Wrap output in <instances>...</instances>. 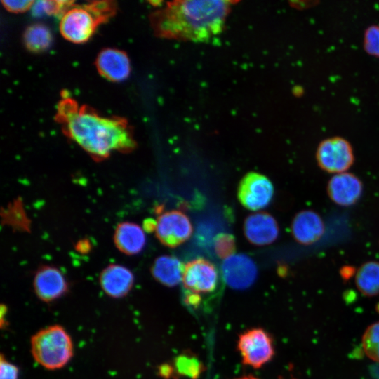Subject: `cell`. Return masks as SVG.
I'll list each match as a JSON object with an SVG mask.
<instances>
[{
    "mask_svg": "<svg viewBox=\"0 0 379 379\" xmlns=\"http://www.w3.org/2000/svg\"><path fill=\"white\" fill-rule=\"evenodd\" d=\"M64 134L95 161H102L114 152H129L136 147L127 120L103 117L86 105L63 95L55 116Z\"/></svg>",
    "mask_w": 379,
    "mask_h": 379,
    "instance_id": "6da1fadb",
    "label": "cell"
},
{
    "mask_svg": "<svg viewBox=\"0 0 379 379\" xmlns=\"http://www.w3.org/2000/svg\"><path fill=\"white\" fill-rule=\"evenodd\" d=\"M230 1H173L152 13L160 37L204 41L220 34L232 7Z\"/></svg>",
    "mask_w": 379,
    "mask_h": 379,
    "instance_id": "7a4b0ae2",
    "label": "cell"
},
{
    "mask_svg": "<svg viewBox=\"0 0 379 379\" xmlns=\"http://www.w3.org/2000/svg\"><path fill=\"white\" fill-rule=\"evenodd\" d=\"M117 11L113 1H94L84 5H72L61 16L60 31L62 36L75 44L88 41L96 28L107 22Z\"/></svg>",
    "mask_w": 379,
    "mask_h": 379,
    "instance_id": "3957f363",
    "label": "cell"
},
{
    "mask_svg": "<svg viewBox=\"0 0 379 379\" xmlns=\"http://www.w3.org/2000/svg\"><path fill=\"white\" fill-rule=\"evenodd\" d=\"M31 353L44 368L56 370L69 363L74 354L72 338L60 325L44 328L31 338Z\"/></svg>",
    "mask_w": 379,
    "mask_h": 379,
    "instance_id": "277c9868",
    "label": "cell"
},
{
    "mask_svg": "<svg viewBox=\"0 0 379 379\" xmlns=\"http://www.w3.org/2000/svg\"><path fill=\"white\" fill-rule=\"evenodd\" d=\"M315 159L319 167L325 172L338 174L347 171L354 162L352 144L342 136H332L318 145Z\"/></svg>",
    "mask_w": 379,
    "mask_h": 379,
    "instance_id": "5b68a950",
    "label": "cell"
},
{
    "mask_svg": "<svg viewBox=\"0 0 379 379\" xmlns=\"http://www.w3.org/2000/svg\"><path fill=\"white\" fill-rule=\"evenodd\" d=\"M237 349L245 365L260 368L274 355V342L270 334L261 328H253L242 333Z\"/></svg>",
    "mask_w": 379,
    "mask_h": 379,
    "instance_id": "8992f818",
    "label": "cell"
},
{
    "mask_svg": "<svg viewBox=\"0 0 379 379\" xmlns=\"http://www.w3.org/2000/svg\"><path fill=\"white\" fill-rule=\"evenodd\" d=\"M219 281L215 266L204 258H197L185 264L182 285L187 293L201 297V294L213 292Z\"/></svg>",
    "mask_w": 379,
    "mask_h": 379,
    "instance_id": "52a82bcc",
    "label": "cell"
},
{
    "mask_svg": "<svg viewBox=\"0 0 379 379\" xmlns=\"http://www.w3.org/2000/svg\"><path fill=\"white\" fill-rule=\"evenodd\" d=\"M155 234L164 246L175 248L192 235V226L189 218L179 210L166 211L157 218Z\"/></svg>",
    "mask_w": 379,
    "mask_h": 379,
    "instance_id": "ba28073f",
    "label": "cell"
},
{
    "mask_svg": "<svg viewBox=\"0 0 379 379\" xmlns=\"http://www.w3.org/2000/svg\"><path fill=\"white\" fill-rule=\"evenodd\" d=\"M274 194L272 182L255 172L246 174L238 187V199L246 208L257 211L269 205Z\"/></svg>",
    "mask_w": 379,
    "mask_h": 379,
    "instance_id": "9c48e42d",
    "label": "cell"
},
{
    "mask_svg": "<svg viewBox=\"0 0 379 379\" xmlns=\"http://www.w3.org/2000/svg\"><path fill=\"white\" fill-rule=\"evenodd\" d=\"M221 271L226 284L237 290H244L252 286L258 275L254 261L243 253L234 254L225 259Z\"/></svg>",
    "mask_w": 379,
    "mask_h": 379,
    "instance_id": "30bf717a",
    "label": "cell"
},
{
    "mask_svg": "<svg viewBox=\"0 0 379 379\" xmlns=\"http://www.w3.org/2000/svg\"><path fill=\"white\" fill-rule=\"evenodd\" d=\"M364 185L360 178L350 172L333 175L328 180L326 192L329 199L340 206H350L361 198Z\"/></svg>",
    "mask_w": 379,
    "mask_h": 379,
    "instance_id": "8fae6325",
    "label": "cell"
},
{
    "mask_svg": "<svg viewBox=\"0 0 379 379\" xmlns=\"http://www.w3.org/2000/svg\"><path fill=\"white\" fill-rule=\"evenodd\" d=\"M33 287L39 300L45 302H51L67 293L68 284L65 275L58 267L43 265L35 273Z\"/></svg>",
    "mask_w": 379,
    "mask_h": 379,
    "instance_id": "7c38bea8",
    "label": "cell"
},
{
    "mask_svg": "<svg viewBox=\"0 0 379 379\" xmlns=\"http://www.w3.org/2000/svg\"><path fill=\"white\" fill-rule=\"evenodd\" d=\"M326 231L321 216L313 210L298 212L291 222V232L295 240L302 245H312L319 241Z\"/></svg>",
    "mask_w": 379,
    "mask_h": 379,
    "instance_id": "4fadbf2b",
    "label": "cell"
},
{
    "mask_svg": "<svg viewBox=\"0 0 379 379\" xmlns=\"http://www.w3.org/2000/svg\"><path fill=\"white\" fill-rule=\"evenodd\" d=\"M244 232L249 242L263 246L272 244L277 239L279 228L272 215L260 212L251 214L246 218Z\"/></svg>",
    "mask_w": 379,
    "mask_h": 379,
    "instance_id": "5bb4252c",
    "label": "cell"
},
{
    "mask_svg": "<svg viewBox=\"0 0 379 379\" xmlns=\"http://www.w3.org/2000/svg\"><path fill=\"white\" fill-rule=\"evenodd\" d=\"M134 275L126 267L111 264L102 270L99 277L102 290L109 297L121 298L125 297L134 284Z\"/></svg>",
    "mask_w": 379,
    "mask_h": 379,
    "instance_id": "9a60e30c",
    "label": "cell"
},
{
    "mask_svg": "<svg viewBox=\"0 0 379 379\" xmlns=\"http://www.w3.org/2000/svg\"><path fill=\"white\" fill-rule=\"evenodd\" d=\"M95 66L101 76L115 82L126 79L131 71L127 54L124 51L112 48H105L98 53Z\"/></svg>",
    "mask_w": 379,
    "mask_h": 379,
    "instance_id": "2e32d148",
    "label": "cell"
},
{
    "mask_svg": "<svg viewBox=\"0 0 379 379\" xmlns=\"http://www.w3.org/2000/svg\"><path fill=\"white\" fill-rule=\"evenodd\" d=\"M114 242L119 251L133 255L143 250L146 244V237L142 228L138 224L123 222L115 229Z\"/></svg>",
    "mask_w": 379,
    "mask_h": 379,
    "instance_id": "e0dca14e",
    "label": "cell"
},
{
    "mask_svg": "<svg viewBox=\"0 0 379 379\" xmlns=\"http://www.w3.org/2000/svg\"><path fill=\"white\" fill-rule=\"evenodd\" d=\"M184 266L178 258L173 255H161L154 261L151 272L152 277L165 286H177L182 279Z\"/></svg>",
    "mask_w": 379,
    "mask_h": 379,
    "instance_id": "ac0fdd59",
    "label": "cell"
},
{
    "mask_svg": "<svg viewBox=\"0 0 379 379\" xmlns=\"http://www.w3.org/2000/svg\"><path fill=\"white\" fill-rule=\"evenodd\" d=\"M355 284L359 291L367 297L379 295V262L363 263L355 273Z\"/></svg>",
    "mask_w": 379,
    "mask_h": 379,
    "instance_id": "d6986e66",
    "label": "cell"
},
{
    "mask_svg": "<svg viewBox=\"0 0 379 379\" xmlns=\"http://www.w3.org/2000/svg\"><path fill=\"white\" fill-rule=\"evenodd\" d=\"M51 41V33L43 24H32L24 32L23 42L30 51L34 53L44 51L50 46Z\"/></svg>",
    "mask_w": 379,
    "mask_h": 379,
    "instance_id": "ffe728a7",
    "label": "cell"
},
{
    "mask_svg": "<svg viewBox=\"0 0 379 379\" xmlns=\"http://www.w3.org/2000/svg\"><path fill=\"white\" fill-rule=\"evenodd\" d=\"M361 344L366 355L379 362V321L367 327L363 334Z\"/></svg>",
    "mask_w": 379,
    "mask_h": 379,
    "instance_id": "44dd1931",
    "label": "cell"
},
{
    "mask_svg": "<svg viewBox=\"0 0 379 379\" xmlns=\"http://www.w3.org/2000/svg\"><path fill=\"white\" fill-rule=\"evenodd\" d=\"M74 4L72 1H36L31 9L33 15H62Z\"/></svg>",
    "mask_w": 379,
    "mask_h": 379,
    "instance_id": "7402d4cb",
    "label": "cell"
},
{
    "mask_svg": "<svg viewBox=\"0 0 379 379\" xmlns=\"http://www.w3.org/2000/svg\"><path fill=\"white\" fill-rule=\"evenodd\" d=\"M175 363L180 374L192 379H197L202 371L201 364L196 358L186 354L178 356Z\"/></svg>",
    "mask_w": 379,
    "mask_h": 379,
    "instance_id": "603a6c76",
    "label": "cell"
},
{
    "mask_svg": "<svg viewBox=\"0 0 379 379\" xmlns=\"http://www.w3.org/2000/svg\"><path fill=\"white\" fill-rule=\"evenodd\" d=\"M362 46L368 55L379 58V24L371 25L365 29Z\"/></svg>",
    "mask_w": 379,
    "mask_h": 379,
    "instance_id": "cb8c5ba5",
    "label": "cell"
},
{
    "mask_svg": "<svg viewBox=\"0 0 379 379\" xmlns=\"http://www.w3.org/2000/svg\"><path fill=\"white\" fill-rule=\"evenodd\" d=\"M214 250L220 258H225L234 255L235 251V240L232 235L227 233H220L214 241Z\"/></svg>",
    "mask_w": 379,
    "mask_h": 379,
    "instance_id": "d4e9b609",
    "label": "cell"
},
{
    "mask_svg": "<svg viewBox=\"0 0 379 379\" xmlns=\"http://www.w3.org/2000/svg\"><path fill=\"white\" fill-rule=\"evenodd\" d=\"M19 369L1 354L0 359V379H18Z\"/></svg>",
    "mask_w": 379,
    "mask_h": 379,
    "instance_id": "484cf974",
    "label": "cell"
},
{
    "mask_svg": "<svg viewBox=\"0 0 379 379\" xmlns=\"http://www.w3.org/2000/svg\"><path fill=\"white\" fill-rule=\"evenodd\" d=\"M34 1H1L4 8L13 13L25 12L32 8Z\"/></svg>",
    "mask_w": 379,
    "mask_h": 379,
    "instance_id": "4316f807",
    "label": "cell"
},
{
    "mask_svg": "<svg viewBox=\"0 0 379 379\" xmlns=\"http://www.w3.org/2000/svg\"><path fill=\"white\" fill-rule=\"evenodd\" d=\"M157 221L152 219H147L144 222V229L147 232L155 231Z\"/></svg>",
    "mask_w": 379,
    "mask_h": 379,
    "instance_id": "83f0119b",
    "label": "cell"
},
{
    "mask_svg": "<svg viewBox=\"0 0 379 379\" xmlns=\"http://www.w3.org/2000/svg\"><path fill=\"white\" fill-rule=\"evenodd\" d=\"M234 379H259V378L253 375H246V376H243V377H240V378H237Z\"/></svg>",
    "mask_w": 379,
    "mask_h": 379,
    "instance_id": "f1b7e54d",
    "label": "cell"
}]
</instances>
